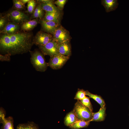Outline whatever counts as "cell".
Listing matches in <instances>:
<instances>
[{
  "label": "cell",
  "instance_id": "cell-26",
  "mask_svg": "<svg viewBox=\"0 0 129 129\" xmlns=\"http://www.w3.org/2000/svg\"><path fill=\"white\" fill-rule=\"evenodd\" d=\"M86 91L82 89H79L76 92L74 98L78 101L80 100L86 98Z\"/></svg>",
  "mask_w": 129,
  "mask_h": 129
},
{
  "label": "cell",
  "instance_id": "cell-7",
  "mask_svg": "<svg viewBox=\"0 0 129 129\" xmlns=\"http://www.w3.org/2000/svg\"><path fill=\"white\" fill-rule=\"evenodd\" d=\"M53 35V39L58 44L70 41V39L69 32L61 26L56 30Z\"/></svg>",
  "mask_w": 129,
  "mask_h": 129
},
{
  "label": "cell",
  "instance_id": "cell-2",
  "mask_svg": "<svg viewBox=\"0 0 129 129\" xmlns=\"http://www.w3.org/2000/svg\"><path fill=\"white\" fill-rule=\"evenodd\" d=\"M29 52L31 63L36 70L41 72L45 71L48 66V63L46 62L43 53L37 49Z\"/></svg>",
  "mask_w": 129,
  "mask_h": 129
},
{
  "label": "cell",
  "instance_id": "cell-9",
  "mask_svg": "<svg viewBox=\"0 0 129 129\" xmlns=\"http://www.w3.org/2000/svg\"><path fill=\"white\" fill-rule=\"evenodd\" d=\"M41 26V31L53 35L56 30L60 26L59 24L51 21H45L38 18Z\"/></svg>",
  "mask_w": 129,
  "mask_h": 129
},
{
  "label": "cell",
  "instance_id": "cell-11",
  "mask_svg": "<svg viewBox=\"0 0 129 129\" xmlns=\"http://www.w3.org/2000/svg\"><path fill=\"white\" fill-rule=\"evenodd\" d=\"M40 24L38 18L34 19L27 21L21 25V31L28 32L32 30L38 25Z\"/></svg>",
  "mask_w": 129,
  "mask_h": 129
},
{
  "label": "cell",
  "instance_id": "cell-15",
  "mask_svg": "<svg viewBox=\"0 0 129 129\" xmlns=\"http://www.w3.org/2000/svg\"><path fill=\"white\" fill-rule=\"evenodd\" d=\"M77 120L76 115L73 110L67 114L64 119V123L65 126L69 127Z\"/></svg>",
  "mask_w": 129,
  "mask_h": 129
},
{
  "label": "cell",
  "instance_id": "cell-4",
  "mask_svg": "<svg viewBox=\"0 0 129 129\" xmlns=\"http://www.w3.org/2000/svg\"><path fill=\"white\" fill-rule=\"evenodd\" d=\"M73 110L78 120L91 121L92 118V112L83 105L78 100L75 103Z\"/></svg>",
  "mask_w": 129,
  "mask_h": 129
},
{
  "label": "cell",
  "instance_id": "cell-22",
  "mask_svg": "<svg viewBox=\"0 0 129 129\" xmlns=\"http://www.w3.org/2000/svg\"><path fill=\"white\" fill-rule=\"evenodd\" d=\"M86 95L91 98L99 103L102 108L105 106V103L103 99L100 96L92 94L87 91H86Z\"/></svg>",
  "mask_w": 129,
  "mask_h": 129
},
{
  "label": "cell",
  "instance_id": "cell-24",
  "mask_svg": "<svg viewBox=\"0 0 129 129\" xmlns=\"http://www.w3.org/2000/svg\"><path fill=\"white\" fill-rule=\"evenodd\" d=\"M0 31H2L5 27L9 22L8 18L5 14L1 13L0 15Z\"/></svg>",
  "mask_w": 129,
  "mask_h": 129
},
{
  "label": "cell",
  "instance_id": "cell-1",
  "mask_svg": "<svg viewBox=\"0 0 129 129\" xmlns=\"http://www.w3.org/2000/svg\"><path fill=\"white\" fill-rule=\"evenodd\" d=\"M0 52L11 56L29 52L34 44L33 33L20 31L13 34H0Z\"/></svg>",
  "mask_w": 129,
  "mask_h": 129
},
{
  "label": "cell",
  "instance_id": "cell-29",
  "mask_svg": "<svg viewBox=\"0 0 129 129\" xmlns=\"http://www.w3.org/2000/svg\"><path fill=\"white\" fill-rule=\"evenodd\" d=\"M11 55L9 54H0V61H1L9 62L11 59Z\"/></svg>",
  "mask_w": 129,
  "mask_h": 129
},
{
  "label": "cell",
  "instance_id": "cell-32",
  "mask_svg": "<svg viewBox=\"0 0 129 129\" xmlns=\"http://www.w3.org/2000/svg\"><path fill=\"white\" fill-rule=\"evenodd\" d=\"M22 3L25 5V4L27 3L30 0H20Z\"/></svg>",
  "mask_w": 129,
  "mask_h": 129
},
{
  "label": "cell",
  "instance_id": "cell-5",
  "mask_svg": "<svg viewBox=\"0 0 129 129\" xmlns=\"http://www.w3.org/2000/svg\"><path fill=\"white\" fill-rule=\"evenodd\" d=\"M70 57L58 53L50 57L48 63V66L54 70L61 68L69 58Z\"/></svg>",
  "mask_w": 129,
  "mask_h": 129
},
{
  "label": "cell",
  "instance_id": "cell-6",
  "mask_svg": "<svg viewBox=\"0 0 129 129\" xmlns=\"http://www.w3.org/2000/svg\"><path fill=\"white\" fill-rule=\"evenodd\" d=\"M41 52L44 55L50 57L58 53V44L53 39L45 45L38 46Z\"/></svg>",
  "mask_w": 129,
  "mask_h": 129
},
{
  "label": "cell",
  "instance_id": "cell-18",
  "mask_svg": "<svg viewBox=\"0 0 129 129\" xmlns=\"http://www.w3.org/2000/svg\"><path fill=\"white\" fill-rule=\"evenodd\" d=\"M106 107H105L100 109L97 112L92 113L91 121H101L104 120L105 115Z\"/></svg>",
  "mask_w": 129,
  "mask_h": 129
},
{
  "label": "cell",
  "instance_id": "cell-3",
  "mask_svg": "<svg viewBox=\"0 0 129 129\" xmlns=\"http://www.w3.org/2000/svg\"><path fill=\"white\" fill-rule=\"evenodd\" d=\"M9 22L21 25L24 22L31 20L30 17L25 12L12 8L4 14Z\"/></svg>",
  "mask_w": 129,
  "mask_h": 129
},
{
  "label": "cell",
  "instance_id": "cell-13",
  "mask_svg": "<svg viewBox=\"0 0 129 129\" xmlns=\"http://www.w3.org/2000/svg\"><path fill=\"white\" fill-rule=\"evenodd\" d=\"M58 53L70 57L71 54V46L70 41L58 44Z\"/></svg>",
  "mask_w": 129,
  "mask_h": 129
},
{
  "label": "cell",
  "instance_id": "cell-12",
  "mask_svg": "<svg viewBox=\"0 0 129 129\" xmlns=\"http://www.w3.org/2000/svg\"><path fill=\"white\" fill-rule=\"evenodd\" d=\"M101 3L107 12L115 10L118 5L117 0H102Z\"/></svg>",
  "mask_w": 129,
  "mask_h": 129
},
{
  "label": "cell",
  "instance_id": "cell-27",
  "mask_svg": "<svg viewBox=\"0 0 129 129\" xmlns=\"http://www.w3.org/2000/svg\"><path fill=\"white\" fill-rule=\"evenodd\" d=\"M79 101L83 105L88 108L92 112V106L89 97H86L84 99Z\"/></svg>",
  "mask_w": 129,
  "mask_h": 129
},
{
  "label": "cell",
  "instance_id": "cell-30",
  "mask_svg": "<svg viewBox=\"0 0 129 129\" xmlns=\"http://www.w3.org/2000/svg\"><path fill=\"white\" fill-rule=\"evenodd\" d=\"M0 120L5 117L6 112L4 109L1 107L0 108Z\"/></svg>",
  "mask_w": 129,
  "mask_h": 129
},
{
  "label": "cell",
  "instance_id": "cell-31",
  "mask_svg": "<svg viewBox=\"0 0 129 129\" xmlns=\"http://www.w3.org/2000/svg\"><path fill=\"white\" fill-rule=\"evenodd\" d=\"M38 3H46L54 2V0H36Z\"/></svg>",
  "mask_w": 129,
  "mask_h": 129
},
{
  "label": "cell",
  "instance_id": "cell-10",
  "mask_svg": "<svg viewBox=\"0 0 129 129\" xmlns=\"http://www.w3.org/2000/svg\"><path fill=\"white\" fill-rule=\"evenodd\" d=\"M21 31L20 25L14 22H9L0 33L7 34H13Z\"/></svg>",
  "mask_w": 129,
  "mask_h": 129
},
{
  "label": "cell",
  "instance_id": "cell-23",
  "mask_svg": "<svg viewBox=\"0 0 129 129\" xmlns=\"http://www.w3.org/2000/svg\"><path fill=\"white\" fill-rule=\"evenodd\" d=\"M37 4L36 0H30L27 3V12L32 15L35 8Z\"/></svg>",
  "mask_w": 129,
  "mask_h": 129
},
{
  "label": "cell",
  "instance_id": "cell-25",
  "mask_svg": "<svg viewBox=\"0 0 129 129\" xmlns=\"http://www.w3.org/2000/svg\"><path fill=\"white\" fill-rule=\"evenodd\" d=\"M13 6L12 8L22 11L25 8V5L21 2L20 0H12Z\"/></svg>",
  "mask_w": 129,
  "mask_h": 129
},
{
  "label": "cell",
  "instance_id": "cell-19",
  "mask_svg": "<svg viewBox=\"0 0 129 129\" xmlns=\"http://www.w3.org/2000/svg\"><path fill=\"white\" fill-rule=\"evenodd\" d=\"M44 11L41 8L40 4L37 3L34 11L30 17L31 19L35 18L43 19L45 15Z\"/></svg>",
  "mask_w": 129,
  "mask_h": 129
},
{
  "label": "cell",
  "instance_id": "cell-20",
  "mask_svg": "<svg viewBox=\"0 0 129 129\" xmlns=\"http://www.w3.org/2000/svg\"><path fill=\"white\" fill-rule=\"evenodd\" d=\"M16 129H40L38 124L33 122L28 121L27 123L18 124Z\"/></svg>",
  "mask_w": 129,
  "mask_h": 129
},
{
  "label": "cell",
  "instance_id": "cell-17",
  "mask_svg": "<svg viewBox=\"0 0 129 129\" xmlns=\"http://www.w3.org/2000/svg\"><path fill=\"white\" fill-rule=\"evenodd\" d=\"M38 3L40 4L41 8L46 12H60V10L55 5H54V2Z\"/></svg>",
  "mask_w": 129,
  "mask_h": 129
},
{
  "label": "cell",
  "instance_id": "cell-28",
  "mask_svg": "<svg viewBox=\"0 0 129 129\" xmlns=\"http://www.w3.org/2000/svg\"><path fill=\"white\" fill-rule=\"evenodd\" d=\"M67 1L66 0H57L54 2V4L57 5L60 10H62L64 8Z\"/></svg>",
  "mask_w": 129,
  "mask_h": 129
},
{
  "label": "cell",
  "instance_id": "cell-14",
  "mask_svg": "<svg viewBox=\"0 0 129 129\" xmlns=\"http://www.w3.org/2000/svg\"><path fill=\"white\" fill-rule=\"evenodd\" d=\"M60 13L46 12L43 20L45 21H51L60 24Z\"/></svg>",
  "mask_w": 129,
  "mask_h": 129
},
{
  "label": "cell",
  "instance_id": "cell-16",
  "mask_svg": "<svg viewBox=\"0 0 129 129\" xmlns=\"http://www.w3.org/2000/svg\"><path fill=\"white\" fill-rule=\"evenodd\" d=\"M0 122L2 124L1 129H14V120L11 116L4 118L0 120Z\"/></svg>",
  "mask_w": 129,
  "mask_h": 129
},
{
  "label": "cell",
  "instance_id": "cell-21",
  "mask_svg": "<svg viewBox=\"0 0 129 129\" xmlns=\"http://www.w3.org/2000/svg\"><path fill=\"white\" fill-rule=\"evenodd\" d=\"M90 122V121L77 120L69 127L72 129H79L86 127L89 125Z\"/></svg>",
  "mask_w": 129,
  "mask_h": 129
},
{
  "label": "cell",
  "instance_id": "cell-8",
  "mask_svg": "<svg viewBox=\"0 0 129 129\" xmlns=\"http://www.w3.org/2000/svg\"><path fill=\"white\" fill-rule=\"evenodd\" d=\"M53 38V35L50 34L40 31L36 33L34 37V44L37 46H43L47 44Z\"/></svg>",
  "mask_w": 129,
  "mask_h": 129
}]
</instances>
